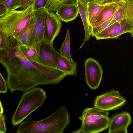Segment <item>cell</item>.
I'll use <instances>...</instances> for the list:
<instances>
[{"label":"cell","mask_w":133,"mask_h":133,"mask_svg":"<svg viewBox=\"0 0 133 133\" xmlns=\"http://www.w3.org/2000/svg\"><path fill=\"white\" fill-rule=\"evenodd\" d=\"M0 62L6 69L8 88L12 93L25 92L40 85L57 84L67 76L57 69L29 61L18 49L16 43L0 50Z\"/></svg>","instance_id":"obj_1"},{"label":"cell","mask_w":133,"mask_h":133,"mask_svg":"<svg viewBox=\"0 0 133 133\" xmlns=\"http://www.w3.org/2000/svg\"><path fill=\"white\" fill-rule=\"evenodd\" d=\"M70 116L64 106L47 117L39 121H26L21 123L17 133H63L70 122Z\"/></svg>","instance_id":"obj_2"},{"label":"cell","mask_w":133,"mask_h":133,"mask_svg":"<svg viewBox=\"0 0 133 133\" xmlns=\"http://www.w3.org/2000/svg\"><path fill=\"white\" fill-rule=\"evenodd\" d=\"M47 98L46 92L41 88L35 87L25 92L12 117V125L21 123L33 111L41 107Z\"/></svg>","instance_id":"obj_3"},{"label":"cell","mask_w":133,"mask_h":133,"mask_svg":"<svg viewBox=\"0 0 133 133\" xmlns=\"http://www.w3.org/2000/svg\"><path fill=\"white\" fill-rule=\"evenodd\" d=\"M32 4L22 10H15L0 18V31L7 35L11 43L15 42L20 32L25 26L34 11Z\"/></svg>","instance_id":"obj_4"},{"label":"cell","mask_w":133,"mask_h":133,"mask_svg":"<svg viewBox=\"0 0 133 133\" xmlns=\"http://www.w3.org/2000/svg\"><path fill=\"white\" fill-rule=\"evenodd\" d=\"M109 114L95 107L85 108L79 118L82 123L80 128L72 133H96L107 129L111 119Z\"/></svg>","instance_id":"obj_5"},{"label":"cell","mask_w":133,"mask_h":133,"mask_svg":"<svg viewBox=\"0 0 133 133\" xmlns=\"http://www.w3.org/2000/svg\"><path fill=\"white\" fill-rule=\"evenodd\" d=\"M126 100L117 90H112L97 96L94 107L105 111L117 109L124 105Z\"/></svg>","instance_id":"obj_6"},{"label":"cell","mask_w":133,"mask_h":133,"mask_svg":"<svg viewBox=\"0 0 133 133\" xmlns=\"http://www.w3.org/2000/svg\"><path fill=\"white\" fill-rule=\"evenodd\" d=\"M38 56L35 62L42 66L56 69L58 59L61 56L44 39L37 44Z\"/></svg>","instance_id":"obj_7"},{"label":"cell","mask_w":133,"mask_h":133,"mask_svg":"<svg viewBox=\"0 0 133 133\" xmlns=\"http://www.w3.org/2000/svg\"><path fill=\"white\" fill-rule=\"evenodd\" d=\"M133 30V22L127 17L117 21L96 34L95 36L97 40L117 38L121 35L129 33Z\"/></svg>","instance_id":"obj_8"},{"label":"cell","mask_w":133,"mask_h":133,"mask_svg":"<svg viewBox=\"0 0 133 133\" xmlns=\"http://www.w3.org/2000/svg\"><path fill=\"white\" fill-rule=\"evenodd\" d=\"M84 63L86 83L91 89H96L102 79L103 70L99 63L92 57L87 59Z\"/></svg>","instance_id":"obj_9"},{"label":"cell","mask_w":133,"mask_h":133,"mask_svg":"<svg viewBox=\"0 0 133 133\" xmlns=\"http://www.w3.org/2000/svg\"><path fill=\"white\" fill-rule=\"evenodd\" d=\"M47 10L45 8L35 10L36 16V22L33 33L27 45L28 46H34L44 39V34Z\"/></svg>","instance_id":"obj_10"},{"label":"cell","mask_w":133,"mask_h":133,"mask_svg":"<svg viewBox=\"0 0 133 133\" xmlns=\"http://www.w3.org/2000/svg\"><path fill=\"white\" fill-rule=\"evenodd\" d=\"M60 21L54 12L47 10L44 38L52 45L55 39L61 31L62 23Z\"/></svg>","instance_id":"obj_11"},{"label":"cell","mask_w":133,"mask_h":133,"mask_svg":"<svg viewBox=\"0 0 133 133\" xmlns=\"http://www.w3.org/2000/svg\"><path fill=\"white\" fill-rule=\"evenodd\" d=\"M56 12V14L62 21L68 22L75 19L79 13L76 2L61 5Z\"/></svg>","instance_id":"obj_12"},{"label":"cell","mask_w":133,"mask_h":133,"mask_svg":"<svg viewBox=\"0 0 133 133\" xmlns=\"http://www.w3.org/2000/svg\"><path fill=\"white\" fill-rule=\"evenodd\" d=\"M125 2L123 0H121L107 4L98 15L91 27H94L99 26L110 19Z\"/></svg>","instance_id":"obj_13"},{"label":"cell","mask_w":133,"mask_h":133,"mask_svg":"<svg viewBox=\"0 0 133 133\" xmlns=\"http://www.w3.org/2000/svg\"><path fill=\"white\" fill-rule=\"evenodd\" d=\"M131 122V117L128 112H125L116 114L111 119L108 133H113L118 129L128 128Z\"/></svg>","instance_id":"obj_14"},{"label":"cell","mask_w":133,"mask_h":133,"mask_svg":"<svg viewBox=\"0 0 133 133\" xmlns=\"http://www.w3.org/2000/svg\"><path fill=\"white\" fill-rule=\"evenodd\" d=\"M36 21L35 11L34 10L27 23L16 39L15 42L18 44L28 45L34 30Z\"/></svg>","instance_id":"obj_15"},{"label":"cell","mask_w":133,"mask_h":133,"mask_svg":"<svg viewBox=\"0 0 133 133\" xmlns=\"http://www.w3.org/2000/svg\"><path fill=\"white\" fill-rule=\"evenodd\" d=\"M79 12L83 24L84 30L85 37L83 45L85 42L89 41L91 36L87 17V3L82 0H76Z\"/></svg>","instance_id":"obj_16"},{"label":"cell","mask_w":133,"mask_h":133,"mask_svg":"<svg viewBox=\"0 0 133 133\" xmlns=\"http://www.w3.org/2000/svg\"><path fill=\"white\" fill-rule=\"evenodd\" d=\"M77 64L72 62L65 57L61 56L58 59L56 69L64 72L67 75L75 76L77 74Z\"/></svg>","instance_id":"obj_17"},{"label":"cell","mask_w":133,"mask_h":133,"mask_svg":"<svg viewBox=\"0 0 133 133\" xmlns=\"http://www.w3.org/2000/svg\"><path fill=\"white\" fill-rule=\"evenodd\" d=\"M108 3H99L91 2L88 3L87 17L90 27L91 26L98 15L105 5Z\"/></svg>","instance_id":"obj_18"},{"label":"cell","mask_w":133,"mask_h":133,"mask_svg":"<svg viewBox=\"0 0 133 133\" xmlns=\"http://www.w3.org/2000/svg\"><path fill=\"white\" fill-rule=\"evenodd\" d=\"M16 46L24 57L31 62L35 63L38 56V46L30 47L26 45L16 43Z\"/></svg>","instance_id":"obj_19"},{"label":"cell","mask_w":133,"mask_h":133,"mask_svg":"<svg viewBox=\"0 0 133 133\" xmlns=\"http://www.w3.org/2000/svg\"><path fill=\"white\" fill-rule=\"evenodd\" d=\"M61 55L65 57L71 61L73 62L70 52V31L67 29L65 39L59 49Z\"/></svg>","instance_id":"obj_20"},{"label":"cell","mask_w":133,"mask_h":133,"mask_svg":"<svg viewBox=\"0 0 133 133\" xmlns=\"http://www.w3.org/2000/svg\"><path fill=\"white\" fill-rule=\"evenodd\" d=\"M76 3V0H49L45 8L48 11L55 12L62 4Z\"/></svg>","instance_id":"obj_21"},{"label":"cell","mask_w":133,"mask_h":133,"mask_svg":"<svg viewBox=\"0 0 133 133\" xmlns=\"http://www.w3.org/2000/svg\"><path fill=\"white\" fill-rule=\"evenodd\" d=\"M114 15L111 18L101 25L95 27H90L91 36L95 37L96 34L117 22L115 18Z\"/></svg>","instance_id":"obj_22"},{"label":"cell","mask_w":133,"mask_h":133,"mask_svg":"<svg viewBox=\"0 0 133 133\" xmlns=\"http://www.w3.org/2000/svg\"><path fill=\"white\" fill-rule=\"evenodd\" d=\"M21 0H0V4L5 6L8 13L21 8Z\"/></svg>","instance_id":"obj_23"},{"label":"cell","mask_w":133,"mask_h":133,"mask_svg":"<svg viewBox=\"0 0 133 133\" xmlns=\"http://www.w3.org/2000/svg\"><path fill=\"white\" fill-rule=\"evenodd\" d=\"M10 41L6 34L0 31V50H5L10 47Z\"/></svg>","instance_id":"obj_24"},{"label":"cell","mask_w":133,"mask_h":133,"mask_svg":"<svg viewBox=\"0 0 133 133\" xmlns=\"http://www.w3.org/2000/svg\"><path fill=\"white\" fill-rule=\"evenodd\" d=\"M125 2L126 15L133 22V0H126Z\"/></svg>","instance_id":"obj_25"},{"label":"cell","mask_w":133,"mask_h":133,"mask_svg":"<svg viewBox=\"0 0 133 133\" xmlns=\"http://www.w3.org/2000/svg\"><path fill=\"white\" fill-rule=\"evenodd\" d=\"M125 3L117 10L114 15L115 18L117 21H120L127 17L125 9Z\"/></svg>","instance_id":"obj_26"},{"label":"cell","mask_w":133,"mask_h":133,"mask_svg":"<svg viewBox=\"0 0 133 133\" xmlns=\"http://www.w3.org/2000/svg\"><path fill=\"white\" fill-rule=\"evenodd\" d=\"M49 0H35L32 3L34 4V10H36L42 8H45Z\"/></svg>","instance_id":"obj_27"},{"label":"cell","mask_w":133,"mask_h":133,"mask_svg":"<svg viewBox=\"0 0 133 133\" xmlns=\"http://www.w3.org/2000/svg\"><path fill=\"white\" fill-rule=\"evenodd\" d=\"M8 85L6 81L5 80L1 72L0 73V92L5 93L8 90Z\"/></svg>","instance_id":"obj_28"},{"label":"cell","mask_w":133,"mask_h":133,"mask_svg":"<svg viewBox=\"0 0 133 133\" xmlns=\"http://www.w3.org/2000/svg\"><path fill=\"white\" fill-rule=\"evenodd\" d=\"M3 113H0V133H5L6 132L5 120V117Z\"/></svg>","instance_id":"obj_29"},{"label":"cell","mask_w":133,"mask_h":133,"mask_svg":"<svg viewBox=\"0 0 133 133\" xmlns=\"http://www.w3.org/2000/svg\"><path fill=\"white\" fill-rule=\"evenodd\" d=\"M87 3L91 2L99 3H109L123 0H82Z\"/></svg>","instance_id":"obj_30"},{"label":"cell","mask_w":133,"mask_h":133,"mask_svg":"<svg viewBox=\"0 0 133 133\" xmlns=\"http://www.w3.org/2000/svg\"><path fill=\"white\" fill-rule=\"evenodd\" d=\"M35 0H21V9L25 8L31 4Z\"/></svg>","instance_id":"obj_31"},{"label":"cell","mask_w":133,"mask_h":133,"mask_svg":"<svg viewBox=\"0 0 133 133\" xmlns=\"http://www.w3.org/2000/svg\"><path fill=\"white\" fill-rule=\"evenodd\" d=\"M127 128H125L118 129L114 131L113 133H127Z\"/></svg>","instance_id":"obj_32"},{"label":"cell","mask_w":133,"mask_h":133,"mask_svg":"<svg viewBox=\"0 0 133 133\" xmlns=\"http://www.w3.org/2000/svg\"><path fill=\"white\" fill-rule=\"evenodd\" d=\"M3 109L1 101H0V113H3Z\"/></svg>","instance_id":"obj_33"},{"label":"cell","mask_w":133,"mask_h":133,"mask_svg":"<svg viewBox=\"0 0 133 133\" xmlns=\"http://www.w3.org/2000/svg\"><path fill=\"white\" fill-rule=\"evenodd\" d=\"M129 33H130L132 37L133 38V30H131V31H130Z\"/></svg>","instance_id":"obj_34"},{"label":"cell","mask_w":133,"mask_h":133,"mask_svg":"<svg viewBox=\"0 0 133 133\" xmlns=\"http://www.w3.org/2000/svg\"><path fill=\"white\" fill-rule=\"evenodd\" d=\"M123 1H126V0H123Z\"/></svg>","instance_id":"obj_35"}]
</instances>
